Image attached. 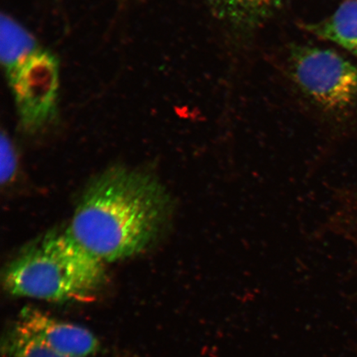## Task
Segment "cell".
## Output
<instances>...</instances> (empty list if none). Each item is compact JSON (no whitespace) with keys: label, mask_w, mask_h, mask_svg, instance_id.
<instances>
[{"label":"cell","mask_w":357,"mask_h":357,"mask_svg":"<svg viewBox=\"0 0 357 357\" xmlns=\"http://www.w3.org/2000/svg\"><path fill=\"white\" fill-rule=\"evenodd\" d=\"M174 212L172 195L158 178L115 167L87 186L68 229L92 255L114 262L158 242L171 227Z\"/></svg>","instance_id":"1"},{"label":"cell","mask_w":357,"mask_h":357,"mask_svg":"<svg viewBox=\"0 0 357 357\" xmlns=\"http://www.w3.org/2000/svg\"><path fill=\"white\" fill-rule=\"evenodd\" d=\"M106 278L105 262L67 229L48 231L25 245L8 263L3 284L15 297L86 302L96 297Z\"/></svg>","instance_id":"2"},{"label":"cell","mask_w":357,"mask_h":357,"mask_svg":"<svg viewBox=\"0 0 357 357\" xmlns=\"http://www.w3.org/2000/svg\"><path fill=\"white\" fill-rule=\"evenodd\" d=\"M291 71L302 91L323 108L338 110L351 105L357 95V68L336 52L296 47Z\"/></svg>","instance_id":"3"},{"label":"cell","mask_w":357,"mask_h":357,"mask_svg":"<svg viewBox=\"0 0 357 357\" xmlns=\"http://www.w3.org/2000/svg\"><path fill=\"white\" fill-rule=\"evenodd\" d=\"M7 73L22 128L28 132L42 129L55 114L59 88L56 58L38 50Z\"/></svg>","instance_id":"4"},{"label":"cell","mask_w":357,"mask_h":357,"mask_svg":"<svg viewBox=\"0 0 357 357\" xmlns=\"http://www.w3.org/2000/svg\"><path fill=\"white\" fill-rule=\"evenodd\" d=\"M13 326L26 337L58 354L89 357L100 350L97 337L87 328L52 318L34 307L22 310Z\"/></svg>","instance_id":"5"},{"label":"cell","mask_w":357,"mask_h":357,"mask_svg":"<svg viewBox=\"0 0 357 357\" xmlns=\"http://www.w3.org/2000/svg\"><path fill=\"white\" fill-rule=\"evenodd\" d=\"M220 20L238 29L257 28L279 10L284 0H211Z\"/></svg>","instance_id":"6"},{"label":"cell","mask_w":357,"mask_h":357,"mask_svg":"<svg viewBox=\"0 0 357 357\" xmlns=\"http://www.w3.org/2000/svg\"><path fill=\"white\" fill-rule=\"evenodd\" d=\"M305 28L357 56V0H346L328 19Z\"/></svg>","instance_id":"7"},{"label":"cell","mask_w":357,"mask_h":357,"mask_svg":"<svg viewBox=\"0 0 357 357\" xmlns=\"http://www.w3.org/2000/svg\"><path fill=\"white\" fill-rule=\"evenodd\" d=\"M33 36L11 17H1V61L7 73L37 52Z\"/></svg>","instance_id":"8"},{"label":"cell","mask_w":357,"mask_h":357,"mask_svg":"<svg viewBox=\"0 0 357 357\" xmlns=\"http://www.w3.org/2000/svg\"><path fill=\"white\" fill-rule=\"evenodd\" d=\"M1 350L3 357H77L48 349L26 337L13 325L2 338Z\"/></svg>","instance_id":"9"},{"label":"cell","mask_w":357,"mask_h":357,"mask_svg":"<svg viewBox=\"0 0 357 357\" xmlns=\"http://www.w3.org/2000/svg\"><path fill=\"white\" fill-rule=\"evenodd\" d=\"M0 166H1V169H0L1 177L0 178H1L2 185L8 184L15 176L17 163L15 147H13L10 137L3 132L1 134V163H0Z\"/></svg>","instance_id":"10"}]
</instances>
